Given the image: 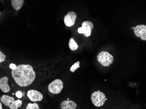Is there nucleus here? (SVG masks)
Wrapping results in <instances>:
<instances>
[{"label":"nucleus","mask_w":146,"mask_h":109,"mask_svg":"<svg viewBox=\"0 0 146 109\" xmlns=\"http://www.w3.org/2000/svg\"><path fill=\"white\" fill-rule=\"evenodd\" d=\"M98 61L102 66H109L113 62L114 57L107 52L102 51L100 52L97 57Z\"/></svg>","instance_id":"2"},{"label":"nucleus","mask_w":146,"mask_h":109,"mask_svg":"<svg viewBox=\"0 0 146 109\" xmlns=\"http://www.w3.org/2000/svg\"><path fill=\"white\" fill-rule=\"evenodd\" d=\"M26 109H40L39 106L37 103L31 104L29 103L26 106Z\"/></svg>","instance_id":"15"},{"label":"nucleus","mask_w":146,"mask_h":109,"mask_svg":"<svg viewBox=\"0 0 146 109\" xmlns=\"http://www.w3.org/2000/svg\"><path fill=\"white\" fill-rule=\"evenodd\" d=\"M0 100L5 106H9L13 102H14L15 99L13 97L6 95H3L1 98Z\"/></svg>","instance_id":"11"},{"label":"nucleus","mask_w":146,"mask_h":109,"mask_svg":"<svg viewBox=\"0 0 146 109\" xmlns=\"http://www.w3.org/2000/svg\"><path fill=\"white\" fill-rule=\"evenodd\" d=\"M106 100V99L104 93L99 91L93 92L91 95V100L93 104L97 107L103 106Z\"/></svg>","instance_id":"3"},{"label":"nucleus","mask_w":146,"mask_h":109,"mask_svg":"<svg viewBox=\"0 0 146 109\" xmlns=\"http://www.w3.org/2000/svg\"><path fill=\"white\" fill-rule=\"evenodd\" d=\"M79 67L80 62L79 61H78L70 67V71L72 73H74L76 71V69H78V68H79Z\"/></svg>","instance_id":"16"},{"label":"nucleus","mask_w":146,"mask_h":109,"mask_svg":"<svg viewBox=\"0 0 146 109\" xmlns=\"http://www.w3.org/2000/svg\"><path fill=\"white\" fill-rule=\"evenodd\" d=\"M9 78L4 77L0 79V89L5 93H8L10 91V87L8 84Z\"/></svg>","instance_id":"9"},{"label":"nucleus","mask_w":146,"mask_h":109,"mask_svg":"<svg viewBox=\"0 0 146 109\" xmlns=\"http://www.w3.org/2000/svg\"><path fill=\"white\" fill-rule=\"evenodd\" d=\"M6 59V55L2 53V52L0 51V63L4 62Z\"/></svg>","instance_id":"17"},{"label":"nucleus","mask_w":146,"mask_h":109,"mask_svg":"<svg viewBox=\"0 0 146 109\" xmlns=\"http://www.w3.org/2000/svg\"><path fill=\"white\" fill-rule=\"evenodd\" d=\"M0 109H3L2 107V103H0Z\"/></svg>","instance_id":"20"},{"label":"nucleus","mask_w":146,"mask_h":109,"mask_svg":"<svg viewBox=\"0 0 146 109\" xmlns=\"http://www.w3.org/2000/svg\"><path fill=\"white\" fill-rule=\"evenodd\" d=\"M16 65H15L14 64L11 63L9 67L11 69H12V70H14V69H15L16 68Z\"/></svg>","instance_id":"19"},{"label":"nucleus","mask_w":146,"mask_h":109,"mask_svg":"<svg viewBox=\"0 0 146 109\" xmlns=\"http://www.w3.org/2000/svg\"><path fill=\"white\" fill-rule=\"evenodd\" d=\"M135 27H133V28H132V29H134V28H135Z\"/></svg>","instance_id":"21"},{"label":"nucleus","mask_w":146,"mask_h":109,"mask_svg":"<svg viewBox=\"0 0 146 109\" xmlns=\"http://www.w3.org/2000/svg\"><path fill=\"white\" fill-rule=\"evenodd\" d=\"M63 83L62 80L59 79H56L52 82L51 83L49 86L48 89L49 91L52 93L54 94H59L61 92L63 89Z\"/></svg>","instance_id":"5"},{"label":"nucleus","mask_w":146,"mask_h":109,"mask_svg":"<svg viewBox=\"0 0 146 109\" xmlns=\"http://www.w3.org/2000/svg\"><path fill=\"white\" fill-rule=\"evenodd\" d=\"M23 0H11V4L13 9L16 11L21 9L23 5Z\"/></svg>","instance_id":"12"},{"label":"nucleus","mask_w":146,"mask_h":109,"mask_svg":"<svg viewBox=\"0 0 146 109\" xmlns=\"http://www.w3.org/2000/svg\"><path fill=\"white\" fill-rule=\"evenodd\" d=\"M69 46L70 49L72 51L76 50L78 48V44L75 42L73 38H71L70 39L69 42Z\"/></svg>","instance_id":"14"},{"label":"nucleus","mask_w":146,"mask_h":109,"mask_svg":"<svg viewBox=\"0 0 146 109\" xmlns=\"http://www.w3.org/2000/svg\"><path fill=\"white\" fill-rule=\"evenodd\" d=\"M23 104V101L21 100H18L13 102V103L9 106L11 109H18L21 107Z\"/></svg>","instance_id":"13"},{"label":"nucleus","mask_w":146,"mask_h":109,"mask_svg":"<svg viewBox=\"0 0 146 109\" xmlns=\"http://www.w3.org/2000/svg\"><path fill=\"white\" fill-rule=\"evenodd\" d=\"M11 76L17 85L26 87L31 85L36 78V73L29 65L20 64L12 70Z\"/></svg>","instance_id":"1"},{"label":"nucleus","mask_w":146,"mask_h":109,"mask_svg":"<svg viewBox=\"0 0 146 109\" xmlns=\"http://www.w3.org/2000/svg\"><path fill=\"white\" fill-rule=\"evenodd\" d=\"M77 15L74 11H70L66 15L64 18V22L67 27H71L75 24Z\"/></svg>","instance_id":"6"},{"label":"nucleus","mask_w":146,"mask_h":109,"mask_svg":"<svg viewBox=\"0 0 146 109\" xmlns=\"http://www.w3.org/2000/svg\"><path fill=\"white\" fill-rule=\"evenodd\" d=\"M28 97L32 102H39L43 99V95L40 92L36 90H29L27 92Z\"/></svg>","instance_id":"8"},{"label":"nucleus","mask_w":146,"mask_h":109,"mask_svg":"<svg viewBox=\"0 0 146 109\" xmlns=\"http://www.w3.org/2000/svg\"><path fill=\"white\" fill-rule=\"evenodd\" d=\"M134 33L137 37H140L142 40L146 41V25H137L134 28Z\"/></svg>","instance_id":"7"},{"label":"nucleus","mask_w":146,"mask_h":109,"mask_svg":"<svg viewBox=\"0 0 146 109\" xmlns=\"http://www.w3.org/2000/svg\"><path fill=\"white\" fill-rule=\"evenodd\" d=\"M16 96L18 97V98H21L23 97V93L21 91H19L17 92L16 93Z\"/></svg>","instance_id":"18"},{"label":"nucleus","mask_w":146,"mask_h":109,"mask_svg":"<svg viewBox=\"0 0 146 109\" xmlns=\"http://www.w3.org/2000/svg\"><path fill=\"white\" fill-rule=\"evenodd\" d=\"M77 106V104L74 102L69 100L62 102L60 105L62 109H75Z\"/></svg>","instance_id":"10"},{"label":"nucleus","mask_w":146,"mask_h":109,"mask_svg":"<svg viewBox=\"0 0 146 109\" xmlns=\"http://www.w3.org/2000/svg\"><path fill=\"white\" fill-rule=\"evenodd\" d=\"M82 27L78 29V32L83 34L84 36L88 37L91 35L92 30L94 28V25L90 21H84L82 23Z\"/></svg>","instance_id":"4"}]
</instances>
